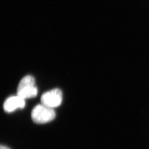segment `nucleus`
Returning a JSON list of instances; mask_svg holds the SVG:
<instances>
[{
    "mask_svg": "<svg viewBox=\"0 0 149 149\" xmlns=\"http://www.w3.org/2000/svg\"><path fill=\"white\" fill-rule=\"evenodd\" d=\"M31 116L34 122L43 124L53 120L56 114L53 108L43 104H39L33 108Z\"/></svg>",
    "mask_w": 149,
    "mask_h": 149,
    "instance_id": "f03ea898",
    "label": "nucleus"
},
{
    "mask_svg": "<svg viewBox=\"0 0 149 149\" xmlns=\"http://www.w3.org/2000/svg\"><path fill=\"white\" fill-rule=\"evenodd\" d=\"M0 149H10V148H8V147H6L5 146H3V145H0Z\"/></svg>",
    "mask_w": 149,
    "mask_h": 149,
    "instance_id": "39448f33",
    "label": "nucleus"
},
{
    "mask_svg": "<svg viewBox=\"0 0 149 149\" xmlns=\"http://www.w3.org/2000/svg\"><path fill=\"white\" fill-rule=\"evenodd\" d=\"M63 101V93L58 88H55L44 93L41 97L42 104L53 108L59 106Z\"/></svg>",
    "mask_w": 149,
    "mask_h": 149,
    "instance_id": "7ed1b4c3",
    "label": "nucleus"
},
{
    "mask_svg": "<svg viewBox=\"0 0 149 149\" xmlns=\"http://www.w3.org/2000/svg\"><path fill=\"white\" fill-rule=\"evenodd\" d=\"M38 89L35 86V80L31 75L24 76L17 87V96L26 99L34 97L37 95Z\"/></svg>",
    "mask_w": 149,
    "mask_h": 149,
    "instance_id": "f257e3e1",
    "label": "nucleus"
},
{
    "mask_svg": "<svg viewBox=\"0 0 149 149\" xmlns=\"http://www.w3.org/2000/svg\"><path fill=\"white\" fill-rule=\"evenodd\" d=\"M24 100L25 99L18 96H12L8 98L3 104L5 111L11 113L17 108H23L25 106Z\"/></svg>",
    "mask_w": 149,
    "mask_h": 149,
    "instance_id": "20e7f679",
    "label": "nucleus"
}]
</instances>
